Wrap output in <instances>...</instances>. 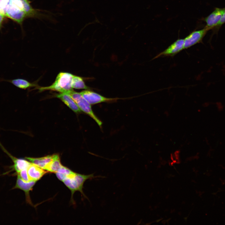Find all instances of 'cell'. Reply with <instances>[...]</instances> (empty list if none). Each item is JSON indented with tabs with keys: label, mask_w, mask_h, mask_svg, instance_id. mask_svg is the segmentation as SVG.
<instances>
[{
	"label": "cell",
	"mask_w": 225,
	"mask_h": 225,
	"mask_svg": "<svg viewBox=\"0 0 225 225\" xmlns=\"http://www.w3.org/2000/svg\"><path fill=\"white\" fill-rule=\"evenodd\" d=\"M6 16L22 24L26 18H28L26 12L13 3L10 0L8 4L6 11Z\"/></svg>",
	"instance_id": "5b68a950"
},
{
	"label": "cell",
	"mask_w": 225,
	"mask_h": 225,
	"mask_svg": "<svg viewBox=\"0 0 225 225\" xmlns=\"http://www.w3.org/2000/svg\"><path fill=\"white\" fill-rule=\"evenodd\" d=\"M225 11V8H216L210 15L205 18L204 21L206 23L205 27L209 30L215 28L220 20Z\"/></svg>",
	"instance_id": "8fae6325"
},
{
	"label": "cell",
	"mask_w": 225,
	"mask_h": 225,
	"mask_svg": "<svg viewBox=\"0 0 225 225\" xmlns=\"http://www.w3.org/2000/svg\"><path fill=\"white\" fill-rule=\"evenodd\" d=\"M62 166L59 155L55 154L53 159L45 166L44 169L49 172L55 173Z\"/></svg>",
	"instance_id": "9a60e30c"
},
{
	"label": "cell",
	"mask_w": 225,
	"mask_h": 225,
	"mask_svg": "<svg viewBox=\"0 0 225 225\" xmlns=\"http://www.w3.org/2000/svg\"><path fill=\"white\" fill-rule=\"evenodd\" d=\"M72 88L76 89H88L89 88L87 86L81 77L73 75L72 82Z\"/></svg>",
	"instance_id": "ac0fdd59"
},
{
	"label": "cell",
	"mask_w": 225,
	"mask_h": 225,
	"mask_svg": "<svg viewBox=\"0 0 225 225\" xmlns=\"http://www.w3.org/2000/svg\"><path fill=\"white\" fill-rule=\"evenodd\" d=\"M0 146L3 151L11 159L13 163V164L10 168L12 169L8 171V172L14 171L15 172V173L14 174L15 175L22 170L27 169L32 164V163L29 161H28V160L17 158L12 155L7 150L0 142Z\"/></svg>",
	"instance_id": "52a82bcc"
},
{
	"label": "cell",
	"mask_w": 225,
	"mask_h": 225,
	"mask_svg": "<svg viewBox=\"0 0 225 225\" xmlns=\"http://www.w3.org/2000/svg\"><path fill=\"white\" fill-rule=\"evenodd\" d=\"M27 172L30 180L36 181L40 179L45 174L49 172L32 163L28 168Z\"/></svg>",
	"instance_id": "7c38bea8"
},
{
	"label": "cell",
	"mask_w": 225,
	"mask_h": 225,
	"mask_svg": "<svg viewBox=\"0 0 225 225\" xmlns=\"http://www.w3.org/2000/svg\"><path fill=\"white\" fill-rule=\"evenodd\" d=\"M80 93L90 104H94L102 102H112L119 98H109L103 97L90 90H86L80 92Z\"/></svg>",
	"instance_id": "277c9868"
},
{
	"label": "cell",
	"mask_w": 225,
	"mask_h": 225,
	"mask_svg": "<svg viewBox=\"0 0 225 225\" xmlns=\"http://www.w3.org/2000/svg\"><path fill=\"white\" fill-rule=\"evenodd\" d=\"M16 87L21 89H26L29 88L36 86V85L28 81L21 78H17L7 80Z\"/></svg>",
	"instance_id": "e0dca14e"
},
{
	"label": "cell",
	"mask_w": 225,
	"mask_h": 225,
	"mask_svg": "<svg viewBox=\"0 0 225 225\" xmlns=\"http://www.w3.org/2000/svg\"><path fill=\"white\" fill-rule=\"evenodd\" d=\"M95 177L93 173L84 175L76 172L73 176L67 178L62 182L71 192V201L72 203H73V194L77 191L80 192L84 197L87 198L83 191L84 183L87 180L91 179Z\"/></svg>",
	"instance_id": "7a4b0ae2"
},
{
	"label": "cell",
	"mask_w": 225,
	"mask_h": 225,
	"mask_svg": "<svg viewBox=\"0 0 225 225\" xmlns=\"http://www.w3.org/2000/svg\"><path fill=\"white\" fill-rule=\"evenodd\" d=\"M9 0H2V13L6 16V11L8 4Z\"/></svg>",
	"instance_id": "ffe728a7"
},
{
	"label": "cell",
	"mask_w": 225,
	"mask_h": 225,
	"mask_svg": "<svg viewBox=\"0 0 225 225\" xmlns=\"http://www.w3.org/2000/svg\"><path fill=\"white\" fill-rule=\"evenodd\" d=\"M209 30L205 27L203 29L191 32L184 40V49L188 48L202 42L204 37Z\"/></svg>",
	"instance_id": "8992f818"
},
{
	"label": "cell",
	"mask_w": 225,
	"mask_h": 225,
	"mask_svg": "<svg viewBox=\"0 0 225 225\" xmlns=\"http://www.w3.org/2000/svg\"><path fill=\"white\" fill-rule=\"evenodd\" d=\"M184 49V40L179 39L172 43L165 50L158 54L153 59L160 57L172 56Z\"/></svg>",
	"instance_id": "ba28073f"
},
{
	"label": "cell",
	"mask_w": 225,
	"mask_h": 225,
	"mask_svg": "<svg viewBox=\"0 0 225 225\" xmlns=\"http://www.w3.org/2000/svg\"><path fill=\"white\" fill-rule=\"evenodd\" d=\"M5 16L4 14L0 13V27L1 25L3 19Z\"/></svg>",
	"instance_id": "7402d4cb"
},
{
	"label": "cell",
	"mask_w": 225,
	"mask_h": 225,
	"mask_svg": "<svg viewBox=\"0 0 225 225\" xmlns=\"http://www.w3.org/2000/svg\"><path fill=\"white\" fill-rule=\"evenodd\" d=\"M20 9L25 12L28 18H38L42 15L39 10L33 8L28 0H10Z\"/></svg>",
	"instance_id": "9c48e42d"
},
{
	"label": "cell",
	"mask_w": 225,
	"mask_h": 225,
	"mask_svg": "<svg viewBox=\"0 0 225 225\" xmlns=\"http://www.w3.org/2000/svg\"><path fill=\"white\" fill-rule=\"evenodd\" d=\"M55 154L52 155H48L42 157L33 158L25 157L32 163L44 169L45 166L54 158Z\"/></svg>",
	"instance_id": "5bb4252c"
},
{
	"label": "cell",
	"mask_w": 225,
	"mask_h": 225,
	"mask_svg": "<svg viewBox=\"0 0 225 225\" xmlns=\"http://www.w3.org/2000/svg\"><path fill=\"white\" fill-rule=\"evenodd\" d=\"M68 94L72 97L81 110L92 118L99 127H101L102 122L94 114L92 109L91 104L85 100L80 93L77 92L73 90Z\"/></svg>",
	"instance_id": "3957f363"
},
{
	"label": "cell",
	"mask_w": 225,
	"mask_h": 225,
	"mask_svg": "<svg viewBox=\"0 0 225 225\" xmlns=\"http://www.w3.org/2000/svg\"><path fill=\"white\" fill-rule=\"evenodd\" d=\"M73 76V75L69 72H60L51 85L48 87H39L38 89L40 91L51 90L68 94L73 90L72 87Z\"/></svg>",
	"instance_id": "6da1fadb"
},
{
	"label": "cell",
	"mask_w": 225,
	"mask_h": 225,
	"mask_svg": "<svg viewBox=\"0 0 225 225\" xmlns=\"http://www.w3.org/2000/svg\"><path fill=\"white\" fill-rule=\"evenodd\" d=\"M225 23V11L224 12L222 17L220 21L219 22L217 25V26L215 28H219L222 25Z\"/></svg>",
	"instance_id": "44dd1931"
},
{
	"label": "cell",
	"mask_w": 225,
	"mask_h": 225,
	"mask_svg": "<svg viewBox=\"0 0 225 225\" xmlns=\"http://www.w3.org/2000/svg\"><path fill=\"white\" fill-rule=\"evenodd\" d=\"M75 173L68 168L62 166L55 173L58 179L63 182L67 178L73 176Z\"/></svg>",
	"instance_id": "2e32d148"
},
{
	"label": "cell",
	"mask_w": 225,
	"mask_h": 225,
	"mask_svg": "<svg viewBox=\"0 0 225 225\" xmlns=\"http://www.w3.org/2000/svg\"><path fill=\"white\" fill-rule=\"evenodd\" d=\"M15 175L18 176L22 180L25 182H28L30 181L28 177L27 169H25L20 171L19 172L16 174Z\"/></svg>",
	"instance_id": "d6986e66"
},
{
	"label": "cell",
	"mask_w": 225,
	"mask_h": 225,
	"mask_svg": "<svg viewBox=\"0 0 225 225\" xmlns=\"http://www.w3.org/2000/svg\"><path fill=\"white\" fill-rule=\"evenodd\" d=\"M17 179L15 186L12 189H19L25 193L26 202L32 206L33 204L31 201L29 192L32 191L33 188L37 181H31L28 182H25L22 180L18 176H17Z\"/></svg>",
	"instance_id": "30bf717a"
},
{
	"label": "cell",
	"mask_w": 225,
	"mask_h": 225,
	"mask_svg": "<svg viewBox=\"0 0 225 225\" xmlns=\"http://www.w3.org/2000/svg\"><path fill=\"white\" fill-rule=\"evenodd\" d=\"M56 97L60 99L74 112L79 113L81 112V110L69 94L65 93H60L56 95Z\"/></svg>",
	"instance_id": "4fadbf2b"
}]
</instances>
